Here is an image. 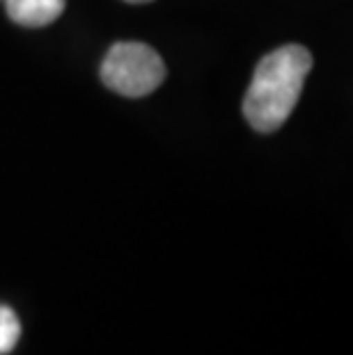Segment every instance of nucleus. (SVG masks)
I'll list each match as a JSON object with an SVG mask.
<instances>
[{
  "label": "nucleus",
  "instance_id": "5",
  "mask_svg": "<svg viewBox=\"0 0 353 355\" xmlns=\"http://www.w3.org/2000/svg\"><path fill=\"white\" fill-rule=\"evenodd\" d=\"M124 3H133V5H140V3H152V0H124Z\"/></svg>",
  "mask_w": 353,
  "mask_h": 355
},
{
  "label": "nucleus",
  "instance_id": "2",
  "mask_svg": "<svg viewBox=\"0 0 353 355\" xmlns=\"http://www.w3.org/2000/svg\"><path fill=\"white\" fill-rule=\"evenodd\" d=\"M101 80L112 92L138 99L161 87L165 80V62L147 44L117 42L101 62Z\"/></svg>",
  "mask_w": 353,
  "mask_h": 355
},
{
  "label": "nucleus",
  "instance_id": "1",
  "mask_svg": "<svg viewBox=\"0 0 353 355\" xmlns=\"http://www.w3.org/2000/svg\"><path fill=\"white\" fill-rule=\"evenodd\" d=\"M312 69V53L298 44H287L259 60L243 99V115L255 131L273 133L289 115L303 92Z\"/></svg>",
  "mask_w": 353,
  "mask_h": 355
},
{
  "label": "nucleus",
  "instance_id": "4",
  "mask_svg": "<svg viewBox=\"0 0 353 355\" xmlns=\"http://www.w3.org/2000/svg\"><path fill=\"white\" fill-rule=\"evenodd\" d=\"M21 337V323L19 316L12 307L0 305V355L14 351Z\"/></svg>",
  "mask_w": 353,
  "mask_h": 355
},
{
  "label": "nucleus",
  "instance_id": "3",
  "mask_svg": "<svg viewBox=\"0 0 353 355\" xmlns=\"http://www.w3.org/2000/svg\"><path fill=\"white\" fill-rule=\"evenodd\" d=\"M67 0H5V10L14 24L44 28L62 17Z\"/></svg>",
  "mask_w": 353,
  "mask_h": 355
}]
</instances>
